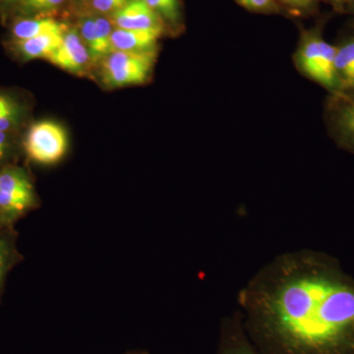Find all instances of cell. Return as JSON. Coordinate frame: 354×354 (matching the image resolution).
<instances>
[{
  "label": "cell",
  "mask_w": 354,
  "mask_h": 354,
  "mask_svg": "<svg viewBox=\"0 0 354 354\" xmlns=\"http://www.w3.org/2000/svg\"><path fill=\"white\" fill-rule=\"evenodd\" d=\"M260 354H354V278L329 254H279L237 295Z\"/></svg>",
  "instance_id": "cell-1"
},
{
  "label": "cell",
  "mask_w": 354,
  "mask_h": 354,
  "mask_svg": "<svg viewBox=\"0 0 354 354\" xmlns=\"http://www.w3.org/2000/svg\"><path fill=\"white\" fill-rule=\"evenodd\" d=\"M335 60V44L324 39L320 28L302 32L295 55V64L305 77L326 88L330 95L337 92Z\"/></svg>",
  "instance_id": "cell-2"
},
{
  "label": "cell",
  "mask_w": 354,
  "mask_h": 354,
  "mask_svg": "<svg viewBox=\"0 0 354 354\" xmlns=\"http://www.w3.org/2000/svg\"><path fill=\"white\" fill-rule=\"evenodd\" d=\"M36 189L29 174L20 167L0 169V223L14 227L20 218L38 207Z\"/></svg>",
  "instance_id": "cell-3"
},
{
  "label": "cell",
  "mask_w": 354,
  "mask_h": 354,
  "mask_svg": "<svg viewBox=\"0 0 354 354\" xmlns=\"http://www.w3.org/2000/svg\"><path fill=\"white\" fill-rule=\"evenodd\" d=\"M157 51H113L102 62V81L109 88L141 85L148 80Z\"/></svg>",
  "instance_id": "cell-4"
},
{
  "label": "cell",
  "mask_w": 354,
  "mask_h": 354,
  "mask_svg": "<svg viewBox=\"0 0 354 354\" xmlns=\"http://www.w3.org/2000/svg\"><path fill=\"white\" fill-rule=\"evenodd\" d=\"M24 148L32 162L41 165H53L66 155L68 137L64 128L57 123L39 121L30 128Z\"/></svg>",
  "instance_id": "cell-5"
},
{
  "label": "cell",
  "mask_w": 354,
  "mask_h": 354,
  "mask_svg": "<svg viewBox=\"0 0 354 354\" xmlns=\"http://www.w3.org/2000/svg\"><path fill=\"white\" fill-rule=\"evenodd\" d=\"M326 120L337 146L354 153V91L330 95Z\"/></svg>",
  "instance_id": "cell-6"
},
{
  "label": "cell",
  "mask_w": 354,
  "mask_h": 354,
  "mask_svg": "<svg viewBox=\"0 0 354 354\" xmlns=\"http://www.w3.org/2000/svg\"><path fill=\"white\" fill-rule=\"evenodd\" d=\"M113 19L114 25L120 29L165 31L164 21L145 0H129L122 8L113 13Z\"/></svg>",
  "instance_id": "cell-7"
},
{
  "label": "cell",
  "mask_w": 354,
  "mask_h": 354,
  "mask_svg": "<svg viewBox=\"0 0 354 354\" xmlns=\"http://www.w3.org/2000/svg\"><path fill=\"white\" fill-rule=\"evenodd\" d=\"M46 59L71 73L81 74L87 68L91 55L80 34L75 30L65 32L64 43Z\"/></svg>",
  "instance_id": "cell-8"
},
{
  "label": "cell",
  "mask_w": 354,
  "mask_h": 354,
  "mask_svg": "<svg viewBox=\"0 0 354 354\" xmlns=\"http://www.w3.org/2000/svg\"><path fill=\"white\" fill-rule=\"evenodd\" d=\"M216 354H260L247 335L237 310L221 321Z\"/></svg>",
  "instance_id": "cell-9"
},
{
  "label": "cell",
  "mask_w": 354,
  "mask_h": 354,
  "mask_svg": "<svg viewBox=\"0 0 354 354\" xmlns=\"http://www.w3.org/2000/svg\"><path fill=\"white\" fill-rule=\"evenodd\" d=\"M162 32L153 30H124L116 28L111 35L113 51H147L156 50Z\"/></svg>",
  "instance_id": "cell-10"
},
{
  "label": "cell",
  "mask_w": 354,
  "mask_h": 354,
  "mask_svg": "<svg viewBox=\"0 0 354 354\" xmlns=\"http://www.w3.org/2000/svg\"><path fill=\"white\" fill-rule=\"evenodd\" d=\"M335 78L337 92L354 91V36L335 44Z\"/></svg>",
  "instance_id": "cell-11"
},
{
  "label": "cell",
  "mask_w": 354,
  "mask_h": 354,
  "mask_svg": "<svg viewBox=\"0 0 354 354\" xmlns=\"http://www.w3.org/2000/svg\"><path fill=\"white\" fill-rule=\"evenodd\" d=\"M17 236L14 227L0 230V299L3 293L7 276L23 259L18 250Z\"/></svg>",
  "instance_id": "cell-12"
},
{
  "label": "cell",
  "mask_w": 354,
  "mask_h": 354,
  "mask_svg": "<svg viewBox=\"0 0 354 354\" xmlns=\"http://www.w3.org/2000/svg\"><path fill=\"white\" fill-rule=\"evenodd\" d=\"M66 28L51 18H28L18 21L12 28L16 41H24L46 34H64Z\"/></svg>",
  "instance_id": "cell-13"
},
{
  "label": "cell",
  "mask_w": 354,
  "mask_h": 354,
  "mask_svg": "<svg viewBox=\"0 0 354 354\" xmlns=\"http://www.w3.org/2000/svg\"><path fill=\"white\" fill-rule=\"evenodd\" d=\"M64 34H46L24 41H16V48L25 59H46L64 43Z\"/></svg>",
  "instance_id": "cell-14"
},
{
  "label": "cell",
  "mask_w": 354,
  "mask_h": 354,
  "mask_svg": "<svg viewBox=\"0 0 354 354\" xmlns=\"http://www.w3.org/2000/svg\"><path fill=\"white\" fill-rule=\"evenodd\" d=\"M151 8L167 24H180L181 11L179 0H145Z\"/></svg>",
  "instance_id": "cell-15"
},
{
  "label": "cell",
  "mask_w": 354,
  "mask_h": 354,
  "mask_svg": "<svg viewBox=\"0 0 354 354\" xmlns=\"http://www.w3.org/2000/svg\"><path fill=\"white\" fill-rule=\"evenodd\" d=\"M95 27H97V55L99 59L102 57H108L109 53H113L111 46V35L113 29L111 21L104 17L95 18Z\"/></svg>",
  "instance_id": "cell-16"
},
{
  "label": "cell",
  "mask_w": 354,
  "mask_h": 354,
  "mask_svg": "<svg viewBox=\"0 0 354 354\" xmlns=\"http://www.w3.org/2000/svg\"><path fill=\"white\" fill-rule=\"evenodd\" d=\"M80 36L87 46L92 62L99 60L97 55V36L95 18H86L81 23Z\"/></svg>",
  "instance_id": "cell-17"
},
{
  "label": "cell",
  "mask_w": 354,
  "mask_h": 354,
  "mask_svg": "<svg viewBox=\"0 0 354 354\" xmlns=\"http://www.w3.org/2000/svg\"><path fill=\"white\" fill-rule=\"evenodd\" d=\"M281 9L285 8L291 14L304 15L311 13L318 6L319 0H277Z\"/></svg>",
  "instance_id": "cell-18"
},
{
  "label": "cell",
  "mask_w": 354,
  "mask_h": 354,
  "mask_svg": "<svg viewBox=\"0 0 354 354\" xmlns=\"http://www.w3.org/2000/svg\"><path fill=\"white\" fill-rule=\"evenodd\" d=\"M248 10L257 13H279L281 10L277 0H236Z\"/></svg>",
  "instance_id": "cell-19"
},
{
  "label": "cell",
  "mask_w": 354,
  "mask_h": 354,
  "mask_svg": "<svg viewBox=\"0 0 354 354\" xmlns=\"http://www.w3.org/2000/svg\"><path fill=\"white\" fill-rule=\"evenodd\" d=\"M66 0H22L21 8L27 13L46 12L64 4Z\"/></svg>",
  "instance_id": "cell-20"
},
{
  "label": "cell",
  "mask_w": 354,
  "mask_h": 354,
  "mask_svg": "<svg viewBox=\"0 0 354 354\" xmlns=\"http://www.w3.org/2000/svg\"><path fill=\"white\" fill-rule=\"evenodd\" d=\"M129 0H91L92 6L101 13H114L122 8Z\"/></svg>",
  "instance_id": "cell-21"
},
{
  "label": "cell",
  "mask_w": 354,
  "mask_h": 354,
  "mask_svg": "<svg viewBox=\"0 0 354 354\" xmlns=\"http://www.w3.org/2000/svg\"><path fill=\"white\" fill-rule=\"evenodd\" d=\"M11 153V144L10 140L8 138V135L6 132L0 131V169H3L4 164Z\"/></svg>",
  "instance_id": "cell-22"
},
{
  "label": "cell",
  "mask_w": 354,
  "mask_h": 354,
  "mask_svg": "<svg viewBox=\"0 0 354 354\" xmlns=\"http://www.w3.org/2000/svg\"><path fill=\"white\" fill-rule=\"evenodd\" d=\"M327 1L332 4L337 10L349 8L354 3V0H327Z\"/></svg>",
  "instance_id": "cell-23"
},
{
  "label": "cell",
  "mask_w": 354,
  "mask_h": 354,
  "mask_svg": "<svg viewBox=\"0 0 354 354\" xmlns=\"http://www.w3.org/2000/svg\"><path fill=\"white\" fill-rule=\"evenodd\" d=\"M11 102H13L12 100L9 99L6 95H0V111L2 109L6 108Z\"/></svg>",
  "instance_id": "cell-24"
},
{
  "label": "cell",
  "mask_w": 354,
  "mask_h": 354,
  "mask_svg": "<svg viewBox=\"0 0 354 354\" xmlns=\"http://www.w3.org/2000/svg\"><path fill=\"white\" fill-rule=\"evenodd\" d=\"M3 3L7 4V6H10V4H20V2L22 1V0H1Z\"/></svg>",
  "instance_id": "cell-25"
},
{
  "label": "cell",
  "mask_w": 354,
  "mask_h": 354,
  "mask_svg": "<svg viewBox=\"0 0 354 354\" xmlns=\"http://www.w3.org/2000/svg\"><path fill=\"white\" fill-rule=\"evenodd\" d=\"M127 354H149L148 353H146V351H128Z\"/></svg>",
  "instance_id": "cell-26"
},
{
  "label": "cell",
  "mask_w": 354,
  "mask_h": 354,
  "mask_svg": "<svg viewBox=\"0 0 354 354\" xmlns=\"http://www.w3.org/2000/svg\"><path fill=\"white\" fill-rule=\"evenodd\" d=\"M349 9H351V12H353V15H354V3L353 4V6H351V7H349Z\"/></svg>",
  "instance_id": "cell-27"
},
{
  "label": "cell",
  "mask_w": 354,
  "mask_h": 354,
  "mask_svg": "<svg viewBox=\"0 0 354 354\" xmlns=\"http://www.w3.org/2000/svg\"><path fill=\"white\" fill-rule=\"evenodd\" d=\"M2 228H4L3 227H2L1 225V223H0V230H2Z\"/></svg>",
  "instance_id": "cell-28"
}]
</instances>
